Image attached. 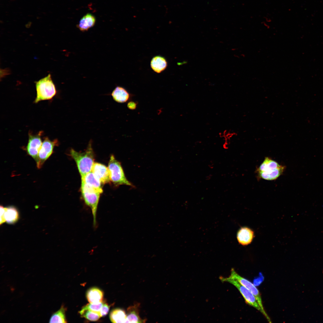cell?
<instances>
[{
  "label": "cell",
  "mask_w": 323,
  "mask_h": 323,
  "mask_svg": "<svg viewBox=\"0 0 323 323\" xmlns=\"http://www.w3.org/2000/svg\"><path fill=\"white\" fill-rule=\"evenodd\" d=\"M92 143H89L84 152L76 151L73 149L70 150V155L76 163L81 177L92 171L94 163V155Z\"/></svg>",
  "instance_id": "obj_1"
},
{
  "label": "cell",
  "mask_w": 323,
  "mask_h": 323,
  "mask_svg": "<svg viewBox=\"0 0 323 323\" xmlns=\"http://www.w3.org/2000/svg\"><path fill=\"white\" fill-rule=\"evenodd\" d=\"M284 167L269 157H266L257 170L259 177L267 180L277 179L284 170Z\"/></svg>",
  "instance_id": "obj_2"
},
{
  "label": "cell",
  "mask_w": 323,
  "mask_h": 323,
  "mask_svg": "<svg viewBox=\"0 0 323 323\" xmlns=\"http://www.w3.org/2000/svg\"><path fill=\"white\" fill-rule=\"evenodd\" d=\"M36 97L34 103H37L44 100L52 99L57 93L55 85L51 74L35 82Z\"/></svg>",
  "instance_id": "obj_3"
},
{
  "label": "cell",
  "mask_w": 323,
  "mask_h": 323,
  "mask_svg": "<svg viewBox=\"0 0 323 323\" xmlns=\"http://www.w3.org/2000/svg\"><path fill=\"white\" fill-rule=\"evenodd\" d=\"M110 181L116 186L125 185L135 188V186L127 179L121 163L113 155L110 157L108 163Z\"/></svg>",
  "instance_id": "obj_4"
},
{
  "label": "cell",
  "mask_w": 323,
  "mask_h": 323,
  "mask_svg": "<svg viewBox=\"0 0 323 323\" xmlns=\"http://www.w3.org/2000/svg\"><path fill=\"white\" fill-rule=\"evenodd\" d=\"M81 191L82 196L86 204L92 211L93 225H96V215L98 204L101 193L81 182Z\"/></svg>",
  "instance_id": "obj_5"
},
{
  "label": "cell",
  "mask_w": 323,
  "mask_h": 323,
  "mask_svg": "<svg viewBox=\"0 0 323 323\" xmlns=\"http://www.w3.org/2000/svg\"><path fill=\"white\" fill-rule=\"evenodd\" d=\"M229 276L237 281L252 293L262 310V314L269 322H271L270 318L264 309L260 294L256 287L250 281L240 275L233 268L231 269V274Z\"/></svg>",
  "instance_id": "obj_6"
},
{
  "label": "cell",
  "mask_w": 323,
  "mask_h": 323,
  "mask_svg": "<svg viewBox=\"0 0 323 323\" xmlns=\"http://www.w3.org/2000/svg\"><path fill=\"white\" fill-rule=\"evenodd\" d=\"M220 279L222 282L229 283L234 286L239 291L246 303L260 311L262 314V310L256 298L252 293L246 288L242 285L237 280L231 278L220 277Z\"/></svg>",
  "instance_id": "obj_7"
},
{
  "label": "cell",
  "mask_w": 323,
  "mask_h": 323,
  "mask_svg": "<svg viewBox=\"0 0 323 323\" xmlns=\"http://www.w3.org/2000/svg\"><path fill=\"white\" fill-rule=\"evenodd\" d=\"M43 132L40 131L37 134H32L29 132L28 140L25 149L27 153L32 157L37 163L38 161V154L42 142L41 137Z\"/></svg>",
  "instance_id": "obj_8"
},
{
  "label": "cell",
  "mask_w": 323,
  "mask_h": 323,
  "mask_svg": "<svg viewBox=\"0 0 323 323\" xmlns=\"http://www.w3.org/2000/svg\"><path fill=\"white\" fill-rule=\"evenodd\" d=\"M58 144L57 139L51 141L47 137L44 138L39 153L38 161L36 163L38 168H41L45 161L52 154L54 147Z\"/></svg>",
  "instance_id": "obj_9"
},
{
  "label": "cell",
  "mask_w": 323,
  "mask_h": 323,
  "mask_svg": "<svg viewBox=\"0 0 323 323\" xmlns=\"http://www.w3.org/2000/svg\"><path fill=\"white\" fill-rule=\"evenodd\" d=\"M92 171L102 184H104L110 182L108 167L104 165L98 163H95Z\"/></svg>",
  "instance_id": "obj_10"
},
{
  "label": "cell",
  "mask_w": 323,
  "mask_h": 323,
  "mask_svg": "<svg viewBox=\"0 0 323 323\" xmlns=\"http://www.w3.org/2000/svg\"><path fill=\"white\" fill-rule=\"evenodd\" d=\"M140 307V304L137 302L127 308L126 323L145 322L146 319H142L139 315Z\"/></svg>",
  "instance_id": "obj_11"
},
{
  "label": "cell",
  "mask_w": 323,
  "mask_h": 323,
  "mask_svg": "<svg viewBox=\"0 0 323 323\" xmlns=\"http://www.w3.org/2000/svg\"><path fill=\"white\" fill-rule=\"evenodd\" d=\"M113 99L117 103H123L129 101L132 95L125 88L121 86H116L111 93Z\"/></svg>",
  "instance_id": "obj_12"
},
{
  "label": "cell",
  "mask_w": 323,
  "mask_h": 323,
  "mask_svg": "<svg viewBox=\"0 0 323 323\" xmlns=\"http://www.w3.org/2000/svg\"><path fill=\"white\" fill-rule=\"evenodd\" d=\"M254 237L253 230L247 227L240 228L237 233V239L239 243L243 246L250 244Z\"/></svg>",
  "instance_id": "obj_13"
},
{
  "label": "cell",
  "mask_w": 323,
  "mask_h": 323,
  "mask_svg": "<svg viewBox=\"0 0 323 323\" xmlns=\"http://www.w3.org/2000/svg\"><path fill=\"white\" fill-rule=\"evenodd\" d=\"M96 21V18L93 14L88 13L80 19L76 27L82 32L87 31L94 26Z\"/></svg>",
  "instance_id": "obj_14"
},
{
  "label": "cell",
  "mask_w": 323,
  "mask_h": 323,
  "mask_svg": "<svg viewBox=\"0 0 323 323\" xmlns=\"http://www.w3.org/2000/svg\"><path fill=\"white\" fill-rule=\"evenodd\" d=\"M81 182H83L89 186L98 191L101 193H103V190L101 186L102 184L92 171L88 173L84 177H82Z\"/></svg>",
  "instance_id": "obj_15"
},
{
  "label": "cell",
  "mask_w": 323,
  "mask_h": 323,
  "mask_svg": "<svg viewBox=\"0 0 323 323\" xmlns=\"http://www.w3.org/2000/svg\"><path fill=\"white\" fill-rule=\"evenodd\" d=\"M150 65L151 68L154 71L160 73L166 69L167 63L165 57L160 55H157L152 58Z\"/></svg>",
  "instance_id": "obj_16"
},
{
  "label": "cell",
  "mask_w": 323,
  "mask_h": 323,
  "mask_svg": "<svg viewBox=\"0 0 323 323\" xmlns=\"http://www.w3.org/2000/svg\"><path fill=\"white\" fill-rule=\"evenodd\" d=\"M103 292L97 287H92L89 289L86 293V297L88 301L92 304H97L103 302Z\"/></svg>",
  "instance_id": "obj_17"
},
{
  "label": "cell",
  "mask_w": 323,
  "mask_h": 323,
  "mask_svg": "<svg viewBox=\"0 0 323 323\" xmlns=\"http://www.w3.org/2000/svg\"><path fill=\"white\" fill-rule=\"evenodd\" d=\"M110 319L113 323H126L127 314L123 309H114L110 313Z\"/></svg>",
  "instance_id": "obj_18"
},
{
  "label": "cell",
  "mask_w": 323,
  "mask_h": 323,
  "mask_svg": "<svg viewBox=\"0 0 323 323\" xmlns=\"http://www.w3.org/2000/svg\"><path fill=\"white\" fill-rule=\"evenodd\" d=\"M4 215L6 222L9 224L14 223L19 218L18 211L13 206L5 208Z\"/></svg>",
  "instance_id": "obj_19"
},
{
  "label": "cell",
  "mask_w": 323,
  "mask_h": 323,
  "mask_svg": "<svg viewBox=\"0 0 323 323\" xmlns=\"http://www.w3.org/2000/svg\"><path fill=\"white\" fill-rule=\"evenodd\" d=\"M66 309L62 305L60 309L57 312L53 313L51 316L49 322L50 323H66L65 312Z\"/></svg>",
  "instance_id": "obj_20"
},
{
  "label": "cell",
  "mask_w": 323,
  "mask_h": 323,
  "mask_svg": "<svg viewBox=\"0 0 323 323\" xmlns=\"http://www.w3.org/2000/svg\"><path fill=\"white\" fill-rule=\"evenodd\" d=\"M79 313L82 317H84L91 321H96L98 320L101 316L100 313L95 312L82 308Z\"/></svg>",
  "instance_id": "obj_21"
},
{
  "label": "cell",
  "mask_w": 323,
  "mask_h": 323,
  "mask_svg": "<svg viewBox=\"0 0 323 323\" xmlns=\"http://www.w3.org/2000/svg\"><path fill=\"white\" fill-rule=\"evenodd\" d=\"M103 303V301L97 304L90 303L86 304L83 307L93 311L100 313Z\"/></svg>",
  "instance_id": "obj_22"
},
{
  "label": "cell",
  "mask_w": 323,
  "mask_h": 323,
  "mask_svg": "<svg viewBox=\"0 0 323 323\" xmlns=\"http://www.w3.org/2000/svg\"><path fill=\"white\" fill-rule=\"evenodd\" d=\"M110 307V306L107 303L103 302V306L100 312L101 317L105 316L107 315L109 311Z\"/></svg>",
  "instance_id": "obj_23"
},
{
  "label": "cell",
  "mask_w": 323,
  "mask_h": 323,
  "mask_svg": "<svg viewBox=\"0 0 323 323\" xmlns=\"http://www.w3.org/2000/svg\"><path fill=\"white\" fill-rule=\"evenodd\" d=\"M0 225L6 222L5 219V208L3 206H0Z\"/></svg>",
  "instance_id": "obj_24"
},
{
  "label": "cell",
  "mask_w": 323,
  "mask_h": 323,
  "mask_svg": "<svg viewBox=\"0 0 323 323\" xmlns=\"http://www.w3.org/2000/svg\"><path fill=\"white\" fill-rule=\"evenodd\" d=\"M138 105L136 102L133 101H129L127 105V108L129 109L134 110L136 109Z\"/></svg>",
  "instance_id": "obj_25"
}]
</instances>
